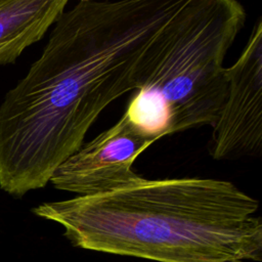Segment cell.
Masks as SVG:
<instances>
[{"instance_id":"obj_7","label":"cell","mask_w":262,"mask_h":262,"mask_svg":"<svg viewBox=\"0 0 262 262\" xmlns=\"http://www.w3.org/2000/svg\"><path fill=\"white\" fill-rule=\"evenodd\" d=\"M85 1H88V0H85Z\"/></svg>"},{"instance_id":"obj_5","label":"cell","mask_w":262,"mask_h":262,"mask_svg":"<svg viewBox=\"0 0 262 262\" xmlns=\"http://www.w3.org/2000/svg\"><path fill=\"white\" fill-rule=\"evenodd\" d=\"M155 141L123 116L108 129L83 144L54 171L56 189L89 196L126 188L144 178L132 170L137 157Z\"/></svg>"},{"instance_id":"obj_1","label":"cell","mask_w":262,"mask_h":262,"mask_svg":"<svg viewBox=\"0 0 262 262\" xmlns=\"http://www.w3.org/2000/svg\"><path fill=\"white\" fill-rule=\"evenodd\" d=\"M201 0H80L0 101V187H44L102 111L141 88Z\"/></svg>"},{"instance_id":"obj_3","label":"cell","mask_w":262,"mask_h":262,"mask_svg":"<svg viewBox=\"0 0 262 262\" xmlns=\"http://www.w3.org/2000/svg\"><path fill=\"white\" fill-rule=\"evenodd\" d=\"M247 18L237 0H202L167 57L124 113L155 142L212 126L226 95L224 59Z\"/></svg>"},{"instance_id":"obj_4","label":"cell","mask_w":262,"mask_h":262,"mask_svg":"<svg viewBox=\"0 0 262 262\" xmlns=\"http://www.w3.org/2000/svg\"><path fill=\"white\" fill-rule=\"evenodd\" d=\"M226 95L211 126L215 160L258 157L262 146V20L258 18L238 58L225 69Z\"/></svg>"},{"instance_id":"obj_6","label":"cell","mask_w":262,"mask_h":262,"mask_svg":"<svg viewBox=\"0 0 262 262\" xmlns=\"http://www.w3.org/2000/svg\"><path fill=\"white\" fill-rule=\"evenodd\" d=\"M70 0H0V64L40 41Z\"/></svg>"},{"instance_id":"obj_2","label":"cell","mask_w":262,"mask_h":262,"mask_svg":"<svg viewBox=\"0 0 262 262\" xmlns=\"http://www.w3.org/2000/svg\"><path fill=\"white\" fill-rule=\"evenodd\" d=\"M257 200L226 180L143 179L111 192L43 203L74 247L158 262L262 259Z\"/></svg>"}]
</instances>
